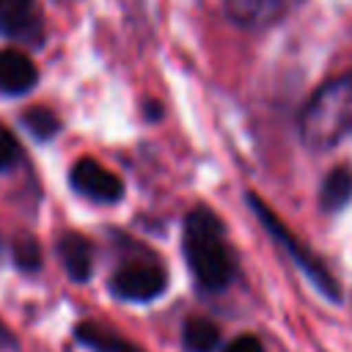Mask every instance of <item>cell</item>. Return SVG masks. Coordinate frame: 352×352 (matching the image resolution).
<instances>
[{
    "mask_svg": "<svg viewBox=\"0 0 352 352\" xmlns=\"http://www.w3.org/2000/svg\"><path fill=\"white\" fill-rule=\"evenodd\" d=\"M110 292L118 300L126 302H148L154 297H160L168 286V275L160 264L151 261H129L124 267H118L110 278Z\"/></svg>",
    "mask_w": 352,
    "mask_h": 352,
    "instance_id": "3",
    "label": "cell"
},
{
    "mask_svg": "<svg viewBox=\"0 0 352 352\" xmlns=\"http://www.w3.org/2000/svg\"><path fill=\"white\" fill-rule=\"evenodd\" d=\"M74 333H77L80 344H85V346L94 349V352H143V349H138L135 344L124 341L121 336H116V333H110V330H104V327H99V324H94V322L77 324Z\"/></svg>",
    "mask_w": 352,
    "mask_h": 352,
    "instance_id": "11",
    "label": "cell"
},
{
    "mask_svg": "<svg viewBox=\"0 0 352 352\" xmlns=\"http://www.w3.org/2000/svg\"><path fill=\"white\" fill-rule=\"evenodd\" d=\"M22 126L36 138V140H52L60 132V118L47 110V107H30L22 116Z\"/></svg>",
    "mask_w": 352,
    "mask_h": 352,
    "instance_id": "13",
    "label": "cell"
},
{
    "mask_svg": "<svg viewBox=\"0 0 352 352\" xmlns=\"http://www.w3.org/2000/svg\"><path fill=\"white\" fill-rule=\"evenodd\" d=\"M182 344L187 352H212L220 344V327L206 316H190L182 327Z\"/></svg>",
    "mask_w": 352,
    "mask_h": 352,
    "instance_id": "10",
    "label": "cell"
},
{
    "mask_svg": "<svg viewBox=\"0 0 352 352\" xmlns=\"http://www.w3.org/2000/svg\"><path fill=\"white\" fill-rule=\"evenodd\" d=\"M297 0H226V14L242 28H264L278 22Z\"/></svg>",
    "mask_w": 352,
    "mask_h": 352,
    "instance_id": "6",
    "label": "cell"
},
{
    "mask_svg": "<svg viewBox=\"0 0 352 352\" xmlns=\"http://www.w3.org/2000/svg\"><path fill=\"white\" fill-rule=\"evenodd\" d=\"M36 25V3L33 0H0V33L22 36Z\"/></svg>",
    "mask_w": 352,
    "mask_h": 352,
    "instance_id": "9",
    "label": "cell"
},
{
    "mask_svg": "<svg viewBox=\"0 0 352 352\" xmlns=\"http://www.w3.org/2000/svg\"><path fill=\"white\" fill-rule=\"evenodd\" d=\"M250 206L256 209V214L261 217V223L270 228V234H272V236H275V239L289 250V256L297 261V267H300L302 272H308V278H311V280H314V283H316V286H319L330 300H336V297H338V286H336V280L330 278V272H327V270H324L314 256H308V250H305V248H302V245H300V242H297V239H294V236H292V234L278 223V217H272V212H270L267 206H261V204H258V198H253V195H250Z\"/></svg>",
    "mask_w": 352,
    "mask_h": 352,
    "instance_id": "4",
    "label": "cell"
},
{
    "mask_svg": "<svg viewBox=\"0 0 352 352\" xmlns=\"http://www.w3.org/2000/svg\"><path fill=\"white\" fill-rule=\"evenodd\" d=\"M19 143H16V138L0 124V170H8V168H14L16 162H19Z\"/></svg>",
    "mask_w": 352,
    "mask_h": 352,
    "instance_id": "15",
    "label": "cell"
},
{
    "mask_svg": "<svg viewBox=\"0 0 352 352\" xmlns=\"http://www.w3.org/2000/svg\"><path fill=\"white\" fill-rule=\"evenodd\" d=\"M184 258L195 283L206 292H220L234 278V256L223 236V223L206 206L190 209L184 217Z\"/></svg>",
    "mask_w": 352,
    "mask_h": 352,
    "instance_id": "1",
    "label": "cell"
},
{
    "mask_svg": "<svg viewBox=\"0 0 352 352\" xmlns=\"http://www.w3.org/2000/svg\"><path fill=\"white\" fill-rule=\"evenodd\" d=\"M58 258L66 270V275L77 283L88 280L91 272H94V250H91V242L82 236V234H63L58 239Z\"/></svg>",
    "mask_w": 352,
    "mask_h": 352,
    "instance_id": "7",
    "label": "cell"
},
{
    "mask_svg": "<svg viewBox=\"0 0 352 352\" xmlns=\"http://www.w3.org/2000/svg\"><path fill=\"white\" fill-rule=\"evenodd\" d=\"M349 198H352V170L346 168L330 170L322 184V206L333 212V209H341Z\"/></svg>",
    "mask_w": 352,
    "mask_h": 352,
    "instance_id": "12",
    "label": "cell"
},
{
    "mask_svg": "<svg viewBox=\"0 0 352 352\" xmlns=\"http://www.w3.org/2000/svg\"><path fill=\"white\" fill-rule=\"evenodd\" d=\"M14 261H16V267L25 270V272L38 270V264H41V250H38V245H36L33 236H19V239L14 242Z\"/></svg>",
    "mask_w": 352,
    "mask_h": 352,
    "instance_id": "14",
    "label": "cell"
},
{
    "mask_svg": "<svg viewBox=\"0 0 352 352\" xmlns=\"http://www.w3.org/2000/svg\"><path fill=\"white\" fill-rule=\"evenodd\" d=\"M38 72L33 66V60L16 50H3L0 52V91L3 94H25L36 85Z\"/></svg>",
    "mask_w": 352,
    "mask_h": 352,
    "instance_id": "8",
    "label": "cell"
},
{
    "mask_svg": "<svg viewBox=\"0 0 352 352\" xmlns=\"http://www.w3.org/2000/svg\"><path fill=\"white\" fill-rule=\"evenodd\" d=\"M0 346H14V336L6 330L3 322H0Z\"/></svg>",
    "mask_w": 352,
    "mask_h": 352,
    "instance_id": "17",
    "label": "cell"
},
{
    "mask_svg": "<svg viewBox=\"0 0 352 352\" xmlns=\"http://www.w3.org/2000/svg\"><path fill=\"white\" fill-rule=\"evenodd\" d=\"M223 352H264V346H261V341L256 338V336H236Z\"/></svg>",
    "mask_w": 352,
    "mask_h": 352,
    "instance_id": "16",
    "label": "cell"
},
{
    "mask_svg": "<svg viewBox=\"0 0 352 352\" xmlns=\"http://www.w3.org/2000/svg\"><path fill=\"white\" fill-rule=\"evenodd\" d=\"M69 182L80 195L99 204H116L124 195L121 179L94 157H80L69 170Z\"/></svg>",
    "mask_w": 352,
    "mask_h": 352,
    "instance_id": "5",
    "label": "cell"
},
{
    "mask_svg": "<svg viewBox=\"0 0 352 352\" xmlns=\"http://www.w3.org/2000/svg\"><path fill=\"white\" fill-rule=\"evenodd\" d=\"M297 129L311 151H327L352 135V72L314 91L300 113Z\"/></svg>",
    "mask_w": 352,
    "mask_h": 352,
    "instance_id": "2",
    "label": "cell"
}]
</instances>
